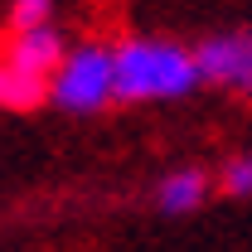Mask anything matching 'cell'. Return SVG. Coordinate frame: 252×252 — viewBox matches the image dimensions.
Returning a JSON list of instances; mask_svg holds the SVG:
<instances>
[{
	"label": "cell",
	"instance_id": "7",
	"mask_svg": "<svg viewBox=\"0 0 252 252\" xmlns=\"http://www.w3.org/2000/svg\"><path fill=\"white\" fill-rule=\"evenodd\" d=\"M233 199H252V151H243V156H233L228 165H223V180H219Z\"/></svg>",
	"mask_w": 252,
	"mask_h": 252
},
{
	"label": "cell",
	"instance_id": "4",
	"mask_svg": "<svg viewBox=\"0 0 252 252\" xmlns=\"http://www.w3.org/2000/svg\"><path fill=\"white\" fill-rule=\"evenodd\" d=\"M10 59L20 63L25 73H34V78H54V68H59V59L68 54V44H63L59 25H34V30H10V39L0 44Z\"/></svg>",
	"mask_w": 252,
	"mask_h": 252
},
{
	"label": "cell",
	"instance_id": "2",
	"mask_svg": "<svg viewBox=\"0 0 252 252\" xmlns=\"http://www.w3.org/2000/svg\"><path fill=\"white\" fill-rule=\"evenodd\" d=\"M49 97L63 112H102L117 97V63L107 44H73L49 78Z\"/></svg>",
	"mask_w": 252,
	"mask_h": 252
},
{
	"label": "cell",
	"instance_id": "3",
	"mask_svg": "<svg viewBox=\"0 0 252 252\" xmlns=\"http://www.w3.org/2000/svg\"><path fill=\"white\" fill-rule=\"evenodd\" d=\"M199 63V83L223 88L233 97H252V30H228L214 34L194 49Z\"/></svg>",
	"mask_w": 252,
	"mask_h": 252
},
{
	"label": "cell",
	"instance_id": "5",
	"mask_svg": "<svg viewBox=\"0 0 252 252\" xmlns=\"http://www.w3.org/2000/svg\"><path fill=\"white\" fill-rule=\"evenodd\" d=\"M209 199V175L204 170H170L156 185V209L160 214H194Z\"/></svg>",
	"mask_w": 252,
	"mask_h": 252
},
{
	"label": "cell",
	"instance_id": "1",
	"mask_svg": "<svg viewBox=\"0 0 252 252\" xmlns=\"http://www.w3.org/2000/svg\"><path fill=\"white\" fill-rule=\"evenodd\" d=\"M112 63H117L122 102H175L199 88L194 49L175 39H126L112 49Z\"/></svg>",
	"mask_w": 252,
	"mask_h": 252
},
{
	"label": "cell",
	"instance_id": "6",
	"mask_svg": "<svg viewBox=\"0 0 252 252\" xmlns=\"http://www.w3.org/2000/svg\"><path fill=\"white\" fill-rule=\"evenodd\" d=\"M39 97H49V83H44V78H34V73H25L20 63L0 49V107L25 112V107L39 102Z\"/></svg>",
	"mask_w": 252,
	"mask_h": 252
},
{
	"label": "cell",
	"instance_id": "8",
	"mask_svg": "<svg viewBox=\"0 0 252 252\" xmlns=\"http://www.w3.org/2000/svg\"><path fill=\"white\" fill-rule=\"evenodd\" d=\"M34 25H54V0H15L10 5V30H34Z\"/></svg>",
	"mask_w": 252,
	"mask_h": 252
}]
</instances>
